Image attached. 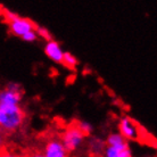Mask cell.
<instances>
[{
  "label": "cell",
  "mask_w": 157,
  "mask_h": 157,
  "mask_svg": "<svg viewBox=\"0 0 157 157\" xmlns=\"http://www.w3.org/2000/svg\"><path fill=\"white\" fill-rule=\"evenodd\" d=\"M118 131L122 137L131 141H138L148 146H156V139L138 121L129 116H123L118 122Z\"/></svg>",
  "instance_id": "obj_1"
},
{
  "label": "cell",
  "mask_w": 157,
  "mask_h": 157,
  "mask_svg": "<svg viewBox=\"0 0 157 157\" xmlns=\"http://www.w3.org/2000/svg\"><path fill=\"white\" fill-rule=\"evenodd\" d=\"M2 115L0 118V130L6 136L15 133L16 131L23 126L25 120V112L21 106L14 107L10 109L2 110Z\"/></svg>",
  "instance_id": "obj_2"
},
{
  "label": "cell",
  "mask_w": 157,
  "mask_h": 157,
  "mask_svg": "<svg viewBox=\"0 0 157 157\" xmlns=\"http://www.w3.org/2000/svg\"><path fill=\"white\" fill-rule=\"evenodd\" d=\"M59 138H60V141L65 147V149L68 153H71V151L76 150L82 145L86 137L80 131L78 124H76V120H75L64 128L63 131L59 133Z\"/></svg>",
  "instance_id": "obj_3"
},
{
  "label": "cell",
  "mask_w": 157,
  "mask_h": 157,
  "mask_svg": "<svg viewBox=\"0 0 157 157\" xmlns=\"http://www.w3.org/2000/svg\"><path fill=\"white\" fill-rule=\"evenodd\" d=\"M24 94L23 88L17 83H9L5 89L0 90V109H10L20 106Z\"/></svg>",
  "instance_id": "obj_4"
},
{
  "label": "cell",
  "mask_w": 157,
  "mask_h": 157,
  "mask_svg": "<svg viewBox=\"0 0 157 157\" xmlns=\"http://www.w3.org/2000/svg\"><path fill=\"white\" fill-rule=\"evenodd\" d=\"M42 154L44 157H70V153L60 141L59 134L55 133L48 134Z\"/></svg>",
  "instance_id": "obj_5"
},
{
  "label": "cell",
  "mask_w": 157,
  "mask_h": 157,
  "mask_svg": "<svg viewBox=\"0 0 157 157\" xmlns=\"http://www.w3.org/2000/svg\"><path fill=\"white\" fill-rule=\"evenodd\" d=\"M7 24L10 33L16 36H21V38L24 34H26L28 32L36 31V26H38L33 21L25 18V17H21L17 14L13 16L12 18L7 22Z\"/></svg>",
  "instance_id": "obj_6"
},
{
  "label": "cell",
  "mask_w": 157,
  "mask_h": 157,
  "mask_svg": "<svg viewBox=\"0 0 157 157\" xmlns=\"http://www.w3.org/2000/svg\"><path fill=\"white\" fill-rule=\"evenodd\" d=\"M44 52L46 55L54 60L55 63L62 64L63 62V56H64V51L62 50V48L59 46V43L55 40H51L49 42H47L46 47H44Z\"/></svg>",
  "instance_id": "obj_7"
},
{
  "label": "cell",
  "mask_w": 157,
  "mask_h": 157,
  "mask_svg": "<svg viewBox=\"0 0 157 157\" xmlns=\"http://www.w3.org/2000/svg\"><path fill=\"white\" fill-rule=\"evenodd\" d=\"M106 146L108 147H113V148H117V149H125L129 148L128 141L124 138L122 137L120 133H112L107 137V140L105 141Z\"/></svg>",
  "instance_id": "obj_8"
},
{
  "label": "cell",
  "mask_w": 157,
  "mask_h": 157,
  "mask_svg": "<svg viewBox=\"0 0 157 157\" xmlns=\"http://www.w3.org/2000/svg\"><path fill=\"white\" fill-rule=\"evenodd\" d=\"M105 148H106V144L99 138H92L89 142V149L92 157H104Z\"/></svg>",
  "instance_id": "obj_9"
},
{
  "label": "cell",
  "mask_w": 157,
  "mask_h": 157,
  "mask_svg": "<svg viewBox=\"0 0 157 157\" xmlns=\"http://www.w3.org/2000/svg\"><path fill=\"white\" fill-rule=\"evenodd\" d=\"M104 157H132V155H131L130 148L117 149V148L106 146L105 151H104Z\"/></svg>",
  "instance_id": "obj_10"
},
{
  "label": "cell",
  "mask_w": 157,
  "mask_h": 157,
  "mask_svg": "<svg viewBox=\"0 0 157 157\" xmlns=\"http://www.w3.org/2000/svg\"><path fill=\"white\" fill-rule=\"evenodd\" d=\"M0 157H26V151L16 150L14 146L6 145L0 150Z\"/></svg>",
  "instance_id": "obj_11"
},
{
  "label": "cell",
  "mask_w": 157,
  "mask_h": 157,
  "mask_svg": "<svg viewBox=\"0 0 157 157\" xmlns=\"http://www.w3.org/2000/svg\"><path fill=\"white\" fill-rule=\"evenodd\" d=\"M78 59L75 58L74 56L70 54V52H64V56H63V64L64 66L67 67L68 70H74L75 67L78 66Z\"/></svg>",
  "instance_id": "obj_12"
},
{
  "label": "cell",
  "mask_w": 157,
  "mask_h": 157,
  "mask_svg": "<svg viewBox=\"0 0 157 157\" xmlns=\"http://www.w3.org/2000/svg\"><path fill=\"white\" fill-rule=\"evenodd\" d=\"M76 124H78V129H80V131L83 133L84 137H89V136H90L91 132H92V126H91L89 123L76 120Z\"/></svg>",
  "instance_id": "obj_13"
},
{
  "label": "cell",
  "mask_w": 157,
  "mask_h": 157,
  "mask_svg": "<svg viewBox=\"0 0 157 157\" xmlns=\"http://www.w3.org/2000/svg\"><path fill=\"white\" fill-rule=\"evenodd\" d=\"M36 36H40V38H42L43 40H46L47 42H49V41H51V40H52L51 33H50L49 31H48L47 29L40 28V26H36Z\"/></svg>",
  "instance_id": "obj_14"
},
{
  "label": "cell",
  "mask_w": 157,
  "mask_h": 157,
  "mask_svg": "<svg viewBox=\"0 0 157 157\" xmlns=\"http://www.w3.org/2000/svg\"><path fill=\"white\" fill-rule=\"evenodd\" d=\"M36 38H38V36H36V31L28 32L26 34H24V36H22V39H23L24 41H26V42H33V41L36 40Z\"/></svg>",
  "instance_id": "obj_15"
},
{
  "label": "cell",
  "mask_w": 157,
  "mask_h": 157,
  "mask_svg": "<svg viewBox=\"0 0 157 157\" xmlns=\"http://www.w3.org/2000/svg\"><path fill=\"white\" fill-rule=\"evenodd\" d=\"M26 157H44V156H43L41 150L33 148V149H30L26 151Z\"/></svg>",
  "instance_id": "obj_16"
},
{
  "label": "cell",
  "mask_w": 157,
  "mask_h": 157,
  "mask_svg": "<svg viewBox=\"0 0 157 157\" xmlns=\"http://www.w3.org/2000/svg\"><path fill=\"white\" fill-rule=\"evenodd\" d=\"M6 137H7V136H6V134L0 130V150L2 149L5 146L7 145V142H6Z\"/></svg>",
  "instance_id": "obj_17"
},
{
  "label": "cell",
  "mask_w": 157,
  "mask_h": 157,
  "mask_svg": "<svg viewBox=\"0 0 157 157\" xmlns=\"http://www.w3.org/2000/svg\"><path fill=\"white\" fill-rule=\"evenodd\" d=\"M1 115H2V112H1V109H0V118H1Z\"/></svg>",
  "instance_id": "obj_18"
}]
</instances>
